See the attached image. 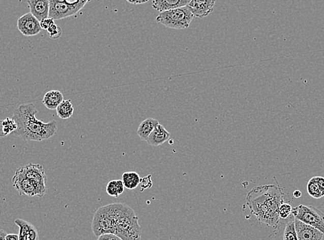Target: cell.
Returning a JSON list of instances; mask_svg holds the SVG:
<instances>
[{
    "instance_id": "1",
    "label": "cell",
    "mask_w": 324,
    "mask_h": 240,
    "mask_svg": "<svg viewBox=\"0 0 324 240\" xmlns=\"http://www.w3.org/2000/svg\"><path fill=\"white\" fill-rule=\"evenodd\" d=\"M284 190L271 184L254 187L246 196V204L250 212L260 223L277 228L279 222V206L284 204Z\"/></svg>"
},
{
    "instance_id": "2",
    "label": "cell",
    "mask_w": 324,
    "mask_h": 240,
    "mask_svg": "<svg viewBox=\"0 0 324 240\" xmlns=\"http://www.w3.org/2000/svg\"><path fill=\"white\" fill-rule=\"evenodd\" d=\"M38 110L34 104H21L15 110L13 119L17 124L13 133L25 141H42L50 139L57 131L55 120L44 123L37 119Z\"/></svg>"
},
{
    "instance_id": "3",
    "label": "cell",
    "mask_w": 324,
    "mask_h": 240,
    "mask_svg": "<svg viewBox=\"0 0 324 240\" xmlns=\"http://www.w3.org/2000/svg\"><path fill=\"white\" fill-rule=\"evenodd\" d=\"M114 206L116 220L114 235L122 240H141V226L133 209L122 203H114Z\"/></svg>"
},
{
    "instance_id": "4",
    "label": "cell",
    "mask_w": 324,
    "mask_h": 240,
    "mask_svg": "<svg viewBox=\"0 0 324 240\" xmlns=\"http://www.w3.org/2000/svg\"><path fill=\"white\" fill-rule=\"evenodd\" d=\"M115 206L114 204L101 206L95 212L91 228L97 237L104 234H114L115 229Z\"/></svg>"
},
{
    "instance_id": "5",
    "label": "cell",
    "mask_w": 324,
    "mask_h": 240,
    "mask_svg": "<svg viewBox=\"0 0 324 240\" xmlns=\"http://www.w3.org/2000/svg\"><path fill=\"white\" fill-rule=\"evenodd\" d=\"M193 18V15L189 8L184 7L160 13L156 20L168 28L184 30L189 28Z\"/></svg>"
},
{
    "instance_id": "6",
    "label": "cell",
    "mask_w": 324,
    "mask_h": 240,
    "mask_svg": "<svg viewBox=\"0 0 324 240\" xmlns=\"http://www.w3.org/2000/svg\"><path fill=\"white\" fill-rule=\"evenodd\" d=\"M87 3V0H50L48 17L53 19L54 20H59L72 16L78 13Z\"/></svg>"
},
{
    "instance_id": "7",
    "label": "cell",
    "mask_w": 324,
    "mask_h": 240,
    "mask_svg": "<svg viewBox=\"0 0 324 240\" xmlns=\"http://www.w3.org/2000/svg\"><path fill=\"white\" fill-rule=\"evenodd\" d=\"M292 214L294 219L317 228L324 234V214L319 209L312 206L300 205L292 208Z\"/></svg>"
},
{
    "instance_id": "8",
    "label": "cell",
    "mask_w": 324,
    "mask_h": 240,
    "mask_svg": "<svg viewBox=\"0 0 324 240\" xmlns=\"http://www.w3.org/2000/svg\"><path fill=\"white\" fill-rule=\"evenodd\" d=\"M22 168L26 177L34 183L37 197L42 198L47 193V177L43 166L40 164H28Z\"/></svg>"
},
{
    "instance_id": "9",
    "label": "cell",
    "mask_w": 324,
    "mask_h": 240,
    "mask_svg": "<svg viewBox=\"0 0 324 240\" xmlns=\"http://www.w3.org/2000/svg\"><path fill=\"white\" fill-rule=\"evenodd\" d=\"M12 183L13 187L19 195L30 197H37L36 187L34 183L25 175L22 167L15 171L12 178Z\"/></svg>"
},
{
    "instance_id": "10",
    "label": "cell",
    "mask_w": 324,
    "mask_h": 240,
    "mask_svg": "<svg viewBox=\"0 0 324 240\" xmlns=\"http://www.w3.org/2000/svg\"><path fill=\"white\" fill-rule=\"evenodd\" d=\"M17 25L19 32L25 36H36L42 30L40 22L31 13L19 17Z\"/></svg>"
},
{
    "instance_id": "11",
    "label": "cell",
    "mask_w": 324,
    "mask_h": 240,
    "mask_svg": "<svg viewBox=\"0 0 324 240\" xmlns=\"http://www.w3.org/2000/svg\"><path fill=\"white\" fill-rule=\"evenodd\" d=\"M294 228L298 240H322L324 234L307 224L303 223L301 221L294 219Z\"/></svg>"
},
{
    "instance_id": "12",
    "label": "cell",
    "mask_w": 324,
    "mask_h": 240,
    "mask_svg": "<svg viewBox=\"0 0 324 240\" xmlns=\"http://www.w3.org/2000/svg\"><path fill=\"white\" fill-rule=\"evenodd\" d=\"M215 0H192L186 6L194 17H207L213 11Z\"/></svg>"
},
{
    "instance_id": "13",
    "label": "cell",
    "mask_w": 324,
    "mask_h": 240,
    "mask_svg": "<svg viewBox=\"0 0 324 240\" xmlns=\"http://www.w3.org/2000/svg\"><path fill=\"white\" fill-rule=\"evenodd\" d=\"M30 13L39 21L45 20L49 16L50 5L48 0H28L27 1Z\"/></svg>"
},
{
    "instance_id": "14",
    "label": "cell",
    "mask_w": 324,
    "mask_h": 240,
    "mask_svg": "<svg viewBox=\"0 0 324 240\" xmlns=\"http://www.w3.org/2000/svg\"><path fill=\"white\" fill-rule=\"evenodd\" d=\"M15 223L19 228V240H40L38 230L32 224L20 219L15 220Z\"/></svg>"
},
{
    "instance_id": "15",
    "label": "cell",
    "mask_w": 324,
    "mask_h": 240,
    "mask_svg": "<svg viewBox=\"0 0 324 240\" xmlns=\"http://www.w3.org/2000/svg\"><path fill=\"white\" fill-rule=\"evenodd\" d=\"M170 133L163 125L158 124L147 139V143L152 146H158L164 144L170 139Z\"/></svg>"
},
{
    "instance_id": "16",
    "label": "cell",
    "mask_w": 324,
    "mask_h": 240,
    "mask_svg": "<svg viewBox=\"0 0 324 240\" xmlns=\"http://www.w3.org/2000/svg\"><path fill=\"white\" fill-rule=\"evenodd\" d=\"M189 3V0H157L153 2V7L157 11L162 13L186 7Z\"/></svg>"
},
{
    "instance_id": "17",
    "label": "cell",
    "mask_w": 324,
    "mask_h": 240,
    "mask_svg": "<svg viewBox=\"0 0 324 240\" xmlns=\"http://www.w3.org/2000/svg\"><path fill=\"white\" fill-rule=\"evenodd\" d=\"M63 100L64 96L61 92L59 90H51L46 93L42 102L47 109L56 110Z\"/></svg>"
},
{
    "instance_id": "18",
    "label": "cell",
    "mask_w": 324,
    "mask_h": 240,
    "mask_svg": "<svg viewBox=\"0 0 324 240\" xmlns=\"http://www.w3.org/2000/svg\"><path fill=\"white\" fill-rule=\"evenodd\" d=\"M158 124H160L158 120L153 119V118H148L141 122L137 129V135L141 140L146 141L153 129Z\"/></svg>"
},
{
    "instance_id": "19",
    "label": "cell",
    "mask_w": 324,
    "mask_h": 240,
    "mask_svg": "<svg viewBox=\"0 0 324 240\" xmlns=\"http://www.w3.org/2000/svg\"><path fill=\"white\" fill-rule=\"evenodd\" d=\"M141 178L136 172H124L122 175V181L124 187L128 190H135L140 184Z\"/></svg>"
},
{
    "instance_id": "20",
    "label": "cell",
    "mask_w": 324,
    "mask_h": 240,
    "mask_svg": "<svg viewBox=\"0 0 324 240\" xmlns=\"http://www.w3.org/2000/svg\"><path fill=\"white\" fill-rule=\"evenodd\" d=\"M56 112L60 119H68L72 117L74 112V108L71 100H64L56 109Z\"/></svg>"
},
{
    "instance_id": "21",
    "label": "cell",
    "mask_w": 324,
    "mask_h": 240,
    "mask_svg": "<svg viewBox=\"0 0 324 240\" xmlns=\"http://www.w3.org/2000/svg\"><path fill=\"white\" fill-rule=\"evenodd\" d=\"M124 188L122 180H112L108 182L106 191L109 196L118 197L123 194Z\"/></svg>"
},
{
    "instance_id": "22",
    "label": "cell",
    "mask_w": 324,
    "mask_h": 240,
    "mask_svg": "<svg viewBox=\"0 0 324 240\" xmlns=\"http://www.w3.org/2000/svg\"><path fill=\"white\" fill-rule=\"evenodd\" d=\"M17 129V124L11 118L0 121V137L7 136L9 134L14 133Z\"/></svg>"
},
{
    "instance_id": "23",
    "label": "cell",
    "mask_w": 324,
    "mask_h": 240,
    "mask_svg": "<svg viewBox=\"0 0 324 240\" xmlns=\"http://www.w3.org/2000/svg\"><path fill=\"white\" fill-rule=\"evenodd\" d=\"M307 192L310 197H313V198L315 199H318L323 197L322 196L319 186H318L316 177L311 178V179L309 180V181L308 182Z\"/></svg>"
},
{
    "instance_id": "24",
    "label": "cell",
    "mask_w": 324,
    "mask_h": 240,
    "mask_svg": "<svg viewBox=\"0 0 324 240\" xmlns=\"http://www.w3.org/2000/svg\"><path fill=\"white\" fill-rule=\"evenodd\" d=\"M283 240H298L296 228H294V220H290L287 222L284 231Z\"/></svg>"
},
{
    "instance_id": "25",
    "label": "cell",
    "mask_w": 324,
    "mask_h": 240,
    "mask_svg": "<svg viewBox=\"0 0 324 240\" xmlns=\"http://www.w3.org/2000/svg\"><path fill=\"white\" fill-rule=\"evenodd\" d=\"M292 208L290 204H282L279 206L278 216L282 220H286L292 214Z\"/></svg>"
},
{
    "instance_id": "26",
    "label": "cell",
    "mask_w": 324,
    "mask_h": 240,
    "mask_svg": "<svg viewBox=\"0 0 324 240\" xmlns=\"http://www.w3.org/2000/svg\"><path fill=\"white\" fill-rule=\"evenodd\" d=\"M47 34L48 36L50 38H51V39H59L60 37L62 36V30L57 24H54L48 29L47 30Z\"/></svg>"
},
{
    "instance_id": "27",
    "label": "cell",
    "mask_w": 324,
    "mask_h": 240,
    "mask_svg": "<svg viewBox=\"0 0 324 240\" xmlns=\"http://www.w3.org/2000/svg\"><path fill=\"white\" fill-rule=\"evenodd\" d=\"M151 177H152V175H149L146 176V177L141 178L140 181L141 191H143V190L151 189L153 186V181L151 180Z\"/></svg>"
},
{
    "instance_id": "28",
    "label": "cell",
    "mask_w": 324,
    "mask_h": 240,
    "mask_svg": "<svg viewBox=\"0 0 324 240\" xmlns=\"http://www.w3.org/2000/svg\"><path fill=\"white\" fill-rule=\"evenodd\" d=\"M54 24H55V20H54L53 19L50 18V17H48V18L40 22V26L42 30H45L46 31Z\"/></svg>"
},
{
    "instance_id": "29",
    "label": "cell",
    "mask_w": 324,
    "mask_h": 240,
    "mask_svg": "<svg viewBox=\"0 0 324 240\" xmlns=\"http://www.w3.org/2000/svg\"><path fill=\"white\" fill-rule=\"evenodd\" d=\"M98 240H122L114 234H104L98 237Z\"/></svg>"
},
{
    "instance_id": "30",
    "label": "cell",
    "mask_w": 324,
    "mask_h": 240,
    "mask_svg": "<svg viewBox=\"0 0 324 240\" xmlns=\"http://www.w3.org/2000/svg\"><path fill=\"white\" fill-rule=\"evenodd\" d=\"M317 179L318 186L320 191H321L322 196H324V177H316Z\"/></svg>"
},
{
    "instance_id": "31",
    "label": "cell",
    "mask_w": 324,
    "mask_h": 240,
    "mask_svg": "<svg viewBox=\"0 0 324 240\" xmlns=\"http://www.w3.org/2000/svg\"><path fill=\"white\" fill-rule=\"evenodd\" d=\"M6 240H19V235L17 234H7Z\"/></svg>"
},
{
    "instance_id": "32",
    "label": "cell",
    "mask_w": 324,
    "mask_h": 240,
    "mask_svg": "<svg viewBox=\"0 0 324 240\" xmlns=\"http://www.w3.org/2000/svg\"><path fill=\"white\" fill-rule=\"evenodd\" d=\"M128 3L133 4V5H142L148 3V0H135V1H132V0H127Z\"/></svg>"
},
{
    "instance_id": "33",
    "label": "cell",
    "mask_w": 324,
    "mask_h": 240,
    "mask_svg": "<svg viewBox=\"0 0 324 240\" xmlns=\"http://www.w3.org/2000/svg\"><path fill=\"white\" fill-rule=\"evenodd\" d=\"M7 234L5 230L0 229V240H6V236Z\"/></svg>"
},
{
    "instance_id": "34",
    "label": "cell",
    "mask_w": 324,
    "mask_h": 240,
    "mask_svg": "<svg viewBox=\"0 0 324 240\" xmlns=\"http://www.w3.org/2000/svg\"><path fill=\"white\" fill-rule=\"evenodd\" d=\"M293 197L294 198H300L301 196H302V192L300 191H298V190H296L293 192Z\"/></svg>"
}]
</instances>
